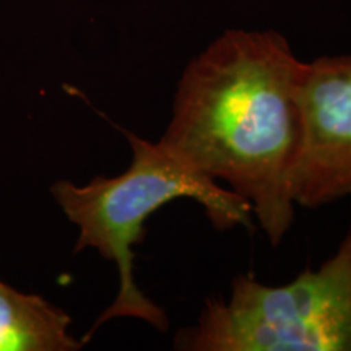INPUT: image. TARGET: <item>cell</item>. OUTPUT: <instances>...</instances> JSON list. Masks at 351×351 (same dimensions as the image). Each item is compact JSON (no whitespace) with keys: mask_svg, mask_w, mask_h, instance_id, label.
Here are the masks:
<instances>
[{"mask_svg":"<svg viewBox=\"0 0 351 351\" xmlns=\"http://www.w3.org/2000/svg\"><path fill=\"white\" fill-rule=\"evenodd\" d=\"M304 65L278 32L228 29L186 65L160 138L247 202L274 247L295 221L291 173Z\"/></svg>","mask_w":351,"mask_h":351,"instance_id":"cell-1","label":"cell"},{"mask_svg":"<svg viewBox=\"0 0 351 351\" xmlns=\"http://www.w3.org/2000/svg\"><path fill=\"white\" fill-rule=\"evenodd\" d=\"M124 134L132 150L124 173L114 178L96 176L83 186L65 179L51 186L56 204L78 230L73 252L95 249L117 269V295L82 339L85 345L112 319H138L160 332L168 330V314L135 280L134 247L143 241L145 223L156 210L178 199H191L204 207L208 221L219 231L252 228L251 205L238 194L192 168L160 140Z\"/></svg>","mask_w":351,"mask_h":351,"instance_id":"cell-2","label":"cell"},{"mask_svg":"<svg viewBox=\"0 0 351 351\" xmlns=\"http://www.w3.org/2000/svg\"><path fill=\"white\" fill-rule=\"evenodd\" d=\"M181 351H351V226L333 256L293 282L269 287L238 275L176 333Z\"/></svg>","mask_w":351,"mask_h":351,"instance_id":"cell-3","label":"cell"},{"mask_svg":"<svg viewBox=\"0 0 351 351\" xmlns=\"http://www.w3.org/2000/svg\"><path fill=\"white\" fill-rule=\"evenodd\" d=\"M301 138L291 173L295 205L319 208L351 197V56L306 62Z\"/></svg>","mask_w":351,"mask_h":351,"instance_id":"cell-4","label":"cell"},{"mask_svg":"<svg viewBox=\"0 0 351 351\" xmlns=\"http://www.w3.org/2000/svg\"><path fill=\"white\" fill-rule=\"evenodd\" d=\"M70 326L60 307L0 280V351H77L85 343Z\"/></svg>","mask_w":351,"mask_h":351,"instance_id":"cell-5","label":"cell"}]
</instances>
